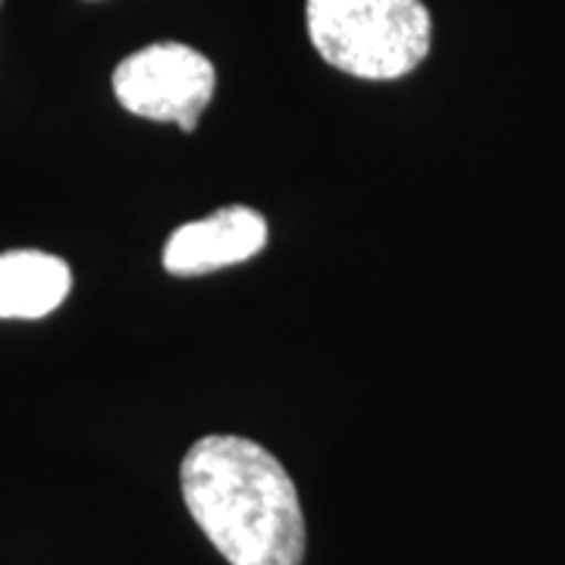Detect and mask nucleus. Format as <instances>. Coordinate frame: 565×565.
I'll list each match as a JSON object with an SVG mask.
<instances>
[{"instance_id":"f03ea898","label":"nucleus","mask_w":565,"mask_h":565,"mask_svg":"<svg viewBox=\"0 0 565 565\" xmlns=\"http://www.w3.org/2000/svg\"><path fill=\"white\" fill-rule=\"evenodd\" d=\"M305 25L323 63L367 82L418 70L434 35L422 0H305Z\"/></svg>"},{"instance_id":"39448f33","label":"nucleus","mask_w":565,"mask_h":565,"mask_svg":"<svg viewBox=\"0 0 565 565\" xmlns=\"http://www.w3.org/2000/svg\"><path fill=\"white\" fill-rule=\"evenodd\" d=\"M70 264L47 252H7L0 255V318L35 321L61 308L70 296Z\"/></svg>"},{"instance_id":"20e7f679","label":"nucleus","mask_w":565,"mask_h":565,"mask_svg":"<svg viewBox=\"0 0 565 565\" xmlns=\"http://www.w3.org/2000/svg\"><path fill=\"white\" fill-rule=\"evenodd\" d=\"M267 245V221L258 211L233 204L204 221L180 226L163 248V267L173 277H202L255 258Z\"/></svg>"},{"instance_id":"f257e3e1","label":"nucleus","mask_w":565,"mask_h":565,"mask_svg":"<svg viewBox=\"0 0 565 565\" xmlns=\"http://www.w3.org/2000/svg\"><path fill=\"white\" fill-rule=\"evenodd\" d=\"M182 500L230 565H302L305 515L289 471L245 437H202L180 468Z\"/></svg>"},{"instance_id":"7ed1b4c3","label":"nucleus","mask_w":565,"mask_h":565,"mask_svg":"<svg viewBox=\"0 0 565 565\" xmlns=\"http://www.w3.org/2000/svg\"><path fill=\"white\" fill-rule=\"evenodd\" d=\"M214 66L182 41L148 44L114 70L117 102L145 120L177 122L192 132L214 98Z\"/></svg>"}]
</instances>
